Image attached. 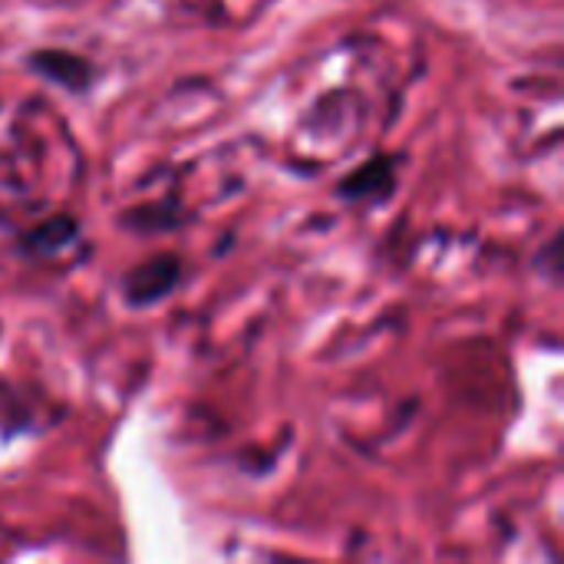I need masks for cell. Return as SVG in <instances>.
Masks as SVG:
<instances>
[{"label":"cell","mask_w":564,"mask_h":564,"mask_svg":"<svg viewBox=\"0 0 564 564\" xmlns=\"http://www.w3.org/2000/svg\"><path fill=\"white\" fill-rule=\"evenodd\" d=\"M178 274H182V261L175 254H155L152 261L132 268L126 278H122V294L132 307H142V304H155L162 301L165 294L175 291L178 284Z\"/></svg>","instance_id":"6da1fadb"},{"label":"cell","mask_w":564,"mask_h":564,"mask_svg":"<svg viewBox=\"0 0 564 564\" xmlns=\"http://www.w3.org/2000/svg\"><path fill=\"white\" fill-rule=\"evenodd\" d=\"M26 66L33 73H40L43 79H50L63 89H73V93H83L93 83V66L69 50H33L26 56Z\"/></svg>","instance_id":"7a4b0ae2"},{"label":"cell","mask_w":564,"mask_h":564,"mask_svg":"<svg viewBox=\"0 0 564 564\" xmlns=\"http://www.w3.org/2000/svg\"><path fill=\"white\" fill-rule=\"evenodd\" d=\"M397 185V159L393 155H373L360 169H354L337 192L344 198H367V195H390Z\"/></svg>","instance_id":"3957f363"},{"label":"cell","mask_w":564,"mask_h":564,"mask_svg":"<svg viewBox=\"0 0 564 564\" xmlns=\"http://www.w3.org/2000/svg\"><path fill=\"white\" fill-rule=\"evenodd\" d=\"M76 235H79V228H76V221L69 215H53V218H46L43 225H36L33 231L23 235V248L30 254H43L46 258V254L63 251L69 241H76Z\"/></svg>","instance_id":"277c9868"},{"label":"cell","mask_w":564,"mask_h":564,"mask_svg":"<svg viewBox=\"0 0 564 564\" xmlns=\"http://www.w3.org/2000/svg\"><path fill=\"white\" fill-rule=\"evenodd\" d=\"M175 218H178V215H175V205L162 202V205H139V208L126 212V215H122V225H126V228H132V231H145V235H152V231L175 228V225H178Z\"/></svg>","instance_id":"5b68a950"},{"label":"cell","mask_w":564,"mask_h":564,"mask_svg":"<svg viewBox=\"0 0 564 564\" xmlns=\"http://www.w3.org/2000/svg\"><path fill=\"white\" fill-rule=\"evenodd\" d=\"M542 264H549V278H558L562 274V238H552V245L545 248Z\"/></svg>","instance_id":"8992f818"}]
</instances>
